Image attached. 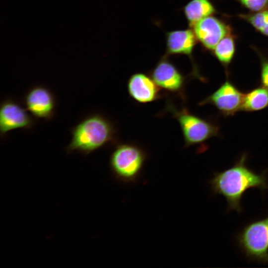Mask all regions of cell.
<instances>
[{"label":"cell","instance_id":"cell-11","mask_svg":"<svg viewBox=\"0 0 268 268\" xmlns=\"http://www.w3.org/2000/svg\"><path fill=\"white\" fill-rule=\"evenodd\" d=\"M192 27L197 40L212 51L222 38L230 33L228 26L211 15L200 20Z\"/></svg>","mask_w":268,"mask_h":268},{"label":"cell","instance_id":"cell-15","mask_svg":"<svg viewBox=\"0 0 268 268\" xmlns=\"http://www.w3.org/2000/svg\"><path fill=\"white\" fill-rule=\"evenodd\" d=\"M235 47L234 38L230 33L222 38L213 50L215 57L225 67L227 77L228 67L234 57Z\"/></svg>","mask_w":268,"mask_h":268},{"label":"cell","instance_id":"cell-17","mask_svg":"<svg viewBox=\"0 0 268 268\" xmlns=\"http://www.w3.org/2000/svg\"><path fill=\"white\" fill-rule=\"evenodd\" d=\"M249 10L258 12L264 10L268 5V0H238Z\"/></svg>","mask_w":268,"mask_h":268},{"label":"cell","instance_id":"cell-12","mask_svg":"<svg viewBox=\"0 0 268 268\" xmlns=\"http://www.w3.org/2000/svg\"><path fill=\"white\" fill-rule=\"evenodd\" d=\"M128 92L130 97L139 103H148L162 97L160 88L150 75L143 73L133 74L127 83Z\"/></svg>","mask_w":268,"mask_h":268},{"label":"cell","instance_id":"cell-9","mask_svg":"<svg viewBox=\"0 0 268 268\" xmlns=\"http://www.w3.org/2000/svg\"><path fill=\"white\" fill-rule=\"evenodd\" d=\"M35 124V120L16 101L7 99L0 107V131L1 136L8 132L18 129L29 130Z\"/></svg>","mask_w":268,"mask_h":268},{"label":"cell","instance_id":"cell-2","mask_svg":"<svg viewBox=\"0 0 268 268\" xmlns=\"http://www.w3.org/2000/svg\"><path fill=\"white\" fill-rule=\"evenodd\" d=\"M71 134V139L66 148L67 153L87 155L117 140L115 125L99 113L85 117L72 128Z\"/></svg>","mask_w":268,"mask_h":268},{"label":"cell","instance_id":"cell-3","mask_svg":"<svg viewBox=\"0 0 268 268\" xmlns=\"http://www.w3.org/2000/svg\"><path fill=\"white\" fill-rule=\"evenodd\" d=\"M165 111L170 113L178 122L185 147L202 144L220 134V128L216 122L194 114L186 108H178L168 102Z\"/></svg>","mask_w":268,"mask_h":268},{"label":"cell","instance_id":"cell-7","mask_svg":"<svg viewBox=\"0 0 268 268\" xmlns=\"http://www.w3.org/2000/svg\"><path fill=\"white\" fill-rule=\"evenodd\" d=\"M244 94L228 80L213 93L200 102L199 105L214 106L219 114L227 117L241 111Z\"/></svg>","mask_w":268,"mask_h":268},{"label":"cell","instance_id":"cell-18","mask_svg":"<svg viewBox=\"0 0 268 268\" xmlns=\"http://www.w3.org/2000/svg\"><path fill=\"white\" fill-rule=\"evenodd\" d=\"M261 76L260 83L261 85L268 88V59L261 57Z\"/></svg>","mask_w":268,"mask_h":268},{"label":"cell","instance_id":"cell-13","mask_svg":"<svg viewBox=\"0 0 268 268\" xmlns=\"http://www.w3.org/2000/svg\"><path fill=\"white\" fill-rule=\"evenodd\" d=\"M184 12L192 27L200 20L215 13V9L208 0H192L185 6Z\"/></svg>","mask_w":268,"mask_h":268},{"label":"cell","instance_id":"cell-1","mask_svg":"<svg viewBox=\"0 0 268 268\" xmlns=\"http://www.w3.org/2000/svg\"><path fill=\"white\" fill-rule=\"evenodd\" d=\"M247 158L248 154L243 153L233 166L215 173L210 181L213 193L225 198L228 211H242L241 201L248 190L257 188L264 192L268 189V169L260 174L256 173L247 166Z\"/></svg>","mask_w":268,"mask_h":268},{"label":"cell","instance_id":"cell-4","mask_svg":"<svg viewBox=\"0 0 268 268\" xmlns=\"http://www.w3.org/2000/svg\"><path fill=\"white\" fill-rule=\"evenodd\" d=\"M238 246L250 260L268 263V216L246 225L237 237Z\"/></svg>","mask_w":268,"mask_h":268},{"label":"cell","instance_id":"cell-16","mask_svg":"<svg viewBox=\"0 0 268 268\" xmlns=\"http://www.w3.org/2000/svg\"><path fill=\"white\" fill-rule=\"evenodd\" d=\"M239 16L249 22L259 32L268 36V10L264 9L252 14H242Z\"/></svg>","mask_w":268,"mask_h":268},{"label":"cell","instance_id":"cell-8","mask_svg":"<svg viewBox=\"0 0 268 268\" xmlns=\"http://www.w3.org/2000/svg\"><path fill=\"white\" fill-rule=\"evenodd\" d=\"M24 103L26 110L35 118L50 121L54 117L56 98L52 91L45 86L31 88L25 95Z\"/></svg>","mask_w":268,"mask_h":268},{"label":"cell","instance_id":"cell-6","mask_svg":"<svg viewBox=\"0 0 268 268\" xmlns=\"http://www.w3.org/2000/svg\"><path fill=\"white\" fill-rule=\"evenodd\" d=\"M150 75L161 89L186 101L187 77L168 60L167 56L159 61Z\"/></svg>","mask_w":268,"mask_h":268},{"label":"cell","instance_id":"cell-10","mask_svg":"<svg viewBox=\"0 0 268 268\" xmlns=\"http://www.w3.org/2000/svg\"><path fill=\"white\" fill-rule=\"evenodd\" d=\"M197 38L191 29L175 30L166 33V51L168 55H184L188 56L192 61V75L202 82H205L206 78L199 71L194 62L192 53L197 42Z\"/></svg>","mask_w":268,"mask_h":268},{"label":"cell","instance_id":"cell-5","mask_svg":"<svg viewBox=\"0 0 268 268\" xmlns=\"http://www.w3.org/2000/svg\"><path fill=\"white\" fill-rule=\"evenodd\" d=\"M144 150L137 144H117L110 158V166L115 177L126 181L134 179L140 172L146 159Z\"/></svg>","mask_w":268,"mask_h":268},{"label":"cell","instance_id":"cell-14","mask_svg":"<svg viewBox=\"0 0 268 268\" xmlns=\"http://www.w3.org/2000/svg\"><path fill=\"white\" fill-rule=\"evenodd\" d=\"M268 107V88L261 85L244 95L241 111H258Z\"/></svg>","mask_w":268,"mask_h":268}]
</instances>
